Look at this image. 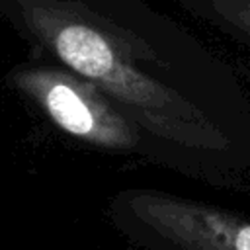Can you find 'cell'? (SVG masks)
Masks as SVG:
<instances>
[{"mask_svg":"<svg viewBox=\"0 0 250 250\" xmlns=\"http://www.w3.org/2000/svg\"><path fill=\"white\" fill-rule=\"evenodd\" d=\"M0 18L148 133L191 148L227 143L199 105L146 68L172 66L166 43L182 31L145 0H0Z\"/></svg>","mask_w":250,"mask_h":250,"instance_id":"1","label":"cell"},{"mask_svg":"<svg viewBox=\"0 0 250 250\" xmlns=\"http://www.w3.org/2000/svg\"><path fill=\"white\" fill-rule=\"evenodd\" d=\"M10 78L68 135L105 148H131L137 143L129 119L94 82L74 70L33 64L16 68Z\"/></svg>","mask_w":250,"mask_h":250,"instance_id":"2","label":"cell"},{"mask_svg":"<svg viewBox=\"0 0 250 250\" xmlns=\"http://www.w3.org/2000/svg\"><path fill=\"white\" fill-rule=\"evenodd\" d=\"M129 209L174 250H250V223L223 209L150 191L131 195Z\"/></svg>","mask_w":250,"mask_h":250,"instance_id":"3","label":"cell"},{"mask_svg":"<svg viewBox=\"0 0 250 250\" xmlns=\"http://www.w3.org/2000/svg\"><path fill=\"white\" fill-rule=\"evenodd\" d=\"M184 12L250 49V0H174Z\"/></svg>","mask_w":250,"mask_h":250,"instance_id":"4","label":"cell"}]
</instances>
